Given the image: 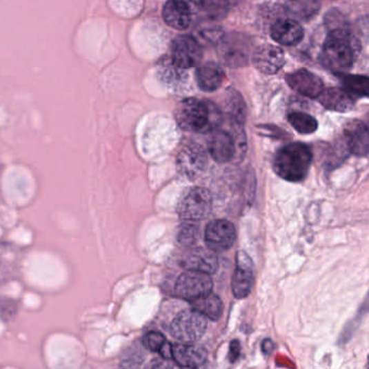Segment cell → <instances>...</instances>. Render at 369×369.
<instances>
[{
    "instance_id": "cell-1",
    "label": "cell",
    "mask_w": 369,
    "mask_h": 369,
    "mask_svg": "<svg viewBox=\"0 0 369 369\" xmlns=\"http://www.w3.org/2000/svg\"><path fill=\"white\" fill-rule=\"evenodd\" d=\"M179 127L188 132H208L222 123V114L215 104L201 99H184L176 108Z\"/></svg>"
},
{
    "instance_id": "cell-2",
    "label": "cell",
    "mask_w": 369,
    "mask_h": 369,
    "mask_svg": "<svg viewBox=\"0 0 369 369\" xmlns=\"http://www.w3.org/2000/svg\"><path fill=\"white\" fill-rule=\"evenodd\" d=\"M359 47L357 38L346 28H336L327 36L321 61L323 66L336 74H343L349 70L359 53Z\"/></svg>"
},
{
    "instance_id": "cell-3",
    "label": "cell",
    "mask_w": 369,
    "mask_h": 369,
    "mask_svg": "<svg viewBox=\"0 0 369 369\" xmlns=\"http://www.w3.org/2000/svg\"><path fill=\"white\" fill-rule=\"evenodd\" d=\"M312 161L313 154L309 146L300 142L287 144L274 156V170L286 181L298 183L307 178Z\"/></svg>"
},
{
    "instance_id": "cell-4",
    "label": "cell",
    "mask_w": 369,
    "mask_h": 369,
    "mask_svg": "<svg viewBox=\"0 0 369 369\" xmlns=\"http://www.w3.org/2000/svg\"><path fill=\"white\" fill-rule=\"evenodd\" d=\"M231 128L221 125L211 131L208 139V151L218 163H226L234 161L246 152V138L241 123L230 121Z\"/></svg>"
},
{
    "instance_id": "cell-5",
    "label": "cell",
    "mask_w": 369,
    "mask_h": 369,
    "mask_svg": "<svg viewBox=\"0 0 369 369\" xmlns=\"http://www.w3.org/2000/svg\"><path fill=\"white\" fill-rule=\"evenodd\" d=\"M212 197L206 188H192L182 196L177 206L179 218L186 222L201 221L210 215Z\"/></svg>"
},
{
    "instance_id": "cell-6",
    "label": "cell",
    "mask_w": 369,
    "mask_h": 369,
    "mask_svg": "<svg viewBox=\"0 0 369 369\" xmlns=\"http://www.w3.org/2000/svg\"><path fill=\"white\" fill-rule=\"evenodd\" d=\"M207 319L193 309L184 310L171 321L170 334L180 343H195L206 332Z\"/></svg>"
},
{
    "instance_id": "cell-7",
    "label": "cell",
    "mask_w": 369,
    "mask_h": 369,
    "mask_svg": "<svg viewBox=\"0 0 369 369\" xmlns=\"http://www.w3.org/2000/svg\"><path fill=\"white\" fill-rule=\"evenodd\" d=\"M218 56L229 68H241L248 64L249 43L245 36L229 34L218 45Z\"/></svg>"
},
{
    "instance_id": "cell-8",
    "label": "cell",
    "mask_w": 369,
    "mask_h": 369,
    "mask_svg": "<svg viewBox=\"0 0 369 369\" xmlns=\"http://www.w3.org/2000/svg\"><path fill=\"white\" fill-rule=\"evenodd\" d=\"M211 289L212 279L210 275L201 272L186 271L179 277L174 285L177 296L191 302L210 294Z\"/></svg>"
},
{
    "instance_id": "cell-9",
    "label": "cell",
    "mask_w": 369,
    "mask_h": 369,
    "mask_svg": "<svg viewBox=\"0 0 369 369\" xmlns=\"http://www.w3.org/2000/svg\"><path fill=\"white\" fill-rule=\"evenodd\" d=\"M203 58V49L193 36L180 35L171 45V62L181 70L195 68Z\"/></svg>"
},
{
    "instance_id": "cell-10",
    "label": "cell",
    "mask_w": 369,
    "mask_h": 369,
    "mask_svg": "<svg viewBox=\"0 0 369 369\" xmlns=\"http://www.w3.org/2000/svg\"><path fill=\"white\" fill-rule=\"evenodd\" d=\"M207 165V154L203 146L190 142L186 143L177 156L179 172L190 180L199 178Z\"/></svg>"
},
{
    "instance_id": "cell-11",
    "label": "cell",
    "mask_w": 369,
    "mask_h": 369,
    "mask_svg": "<svg viewBox=\"0 0 369 369\" xmlns=\"http://www.w3.org/2000/svg\"><path fill=\"white\" fill-rule=\"evenodd\" d=\"M207 248L215 251H226L237 241V230L232 222L219 219L211 221L205 230Z\"/></svg>"
},
{
    "instance_id": "cell-12",
    "label": "cell",
    "mask_w": 369,
    "mask_h": 369,
    "mask_svg": "<svg viewBox=\"0 0 369 369\" xmlns=\"http://www.w3.org/2000/svg\"><path fill=\"white\" fill-rule=\"evenodd\" d=\"M254 284V263L250 257L239 251L237 256V269L234 272L232 290L237 299H244L250 294Z\"/></svg>"
},
{
    "instance_id": "cell-13",
    "label": "cell",
    "mask_w": 369,
    "mask_h": 369,
    "mask_svg": "<svg viewBox=\"0 0 369 369\" xmlns=\"http://www.w3.org/2000/svg\"><path fill=\"white\" fill-rule=\"evenodd\" d=\"M181 266L186 271L201 272L210 275L218 270V257L209 248H193L182 257Z\"/></svg>"
},
{
    "instance_id": "cell-14",
    "label": "cell",
    "mask_w": 369,
    "mask_h": 369,
    "mask_svg": "<svg viewBox=\"0 0 369 369\" xmlns=\"http://www.w3.org/2000/svg\"><path fill=\"white\" fill-rule=\"evenodd\" d=\"M252 63L259 72L266 75H274L284 66V51L277 46H260L252 54Z\"/></svg>"
},
{
    "instance_id": "cell-15",
    "label": "cell",
    "mask_w": 369,
    "mask_h": 369,
    "mask_svg": "<svg viewBox=\"0 0 369 369\" xmlns=\"http://www.w3.org/2000/svg\"><path fill=\"white\" fill-rule=\"evenodd\" d=\"M286 81L292 90L307 98L317 99L324 90V83L321 78L304 68L288 74Z\"/></svg>"
},
{
    "instance_id": "cell-16",
    "label": "cell",
    "mask_w": 369,
    "mask_h": 369,
    "mask_svg": "<svg viewBox=\"0 0 369 369\" xmlns=\"http://www.w3.org/2000/svg\"><path fill=\"white\" fill-rule=\"evenodd\" d=\"M172 359L179 366L201 369L207 362V351L196 343L172 344Z\"/></svg>"
},
{
    "instance_id": "cell-17",
    "label": "cell",
    "mask_w": 369,
    "mask_h": 369,
    "mask_svg": "<svg viewBox=\"0 0 369 369\" xmlns=\"http://www.w3.org/2000/svg\"><path fill=\"white\" fill-rule=\"evenodd\" d=\"M303 28L292 19H279L271 28V37L284 46H296L303 39Z\"/></svg>"
},
{
    "instance_id": "cell-18",
    "label": "cell",
    "mask_w": 369,
    "mask_h": 369,
    "mask_svg": "<svg viewBox=\"0 0 369 369\" xmlns=\"http://www.w3.org/2000/svg\"><path fill=\"white\" fill-rule=\"evenodd\" d=\"M163 18L167 26L174 30H188L192 22L191 8L184 1L170 0L163 6Z\"/></svg>"
},
{
    "instance_id": "cell-19",
    "label": "cell",
    "mask_w": 369,
    "mask_h": 369,
    "mask_svg": "<svg viewBox=\"0 0 369 369\" xmlns=\"http://www.w3.org/2000/svg\"><path fill=\"white\" fill-rule=\"evenodd\" d=\"M195 76L197 85L203 92L218 90L226 81V72L216 62H207L199 66Z\"/></svg>"
},
{
    "instance_id": "cell-20",
    "label": "cell",
    "mask_w": 369,
    "mask_h": 369,
    "mask_svg": "<svg viewBox=\"0 0 369 369\" xmlns=\"http://www.w3.org/2000/svg\"><path fill=\"white\" fill-rule=\"evenodd\" d=\"M348 148L352 154L365 157L368 154V128L363 121H355L348 123L344 129Z\"/></svg>"
},
{
    "instance_id": "cell-21",
    "label": "cell",
    "mask_w": 369,
    "mask_h": 369,
    "mask_svg": "<svg viewBox=\"0 0 369 369\" xmlns=\"http://www.w3.org/2000/svg\"><path fill=\"white\" fill-rule=\"evenodd\" d=\"M319 103L329 111L347 113L355 108V100L347 91L342 88H327L319 96Z\"/></svg>"
},
{
    "instance_id": "cell-22",
    "label": "cell",
    "mask_w": 369,
    "mask_h": 369,
    "mask_svg": "<svg viewBox=\"0 0 369 369\" xmlns=\"http://www.w3.org/2000/svg\"><path fill=\"white\" fill-rule=\"evenodd\" d=\"M192 309L211 321H218L223 312V303L217 295L208 294L191 302Z\"/></svg>"
},
{
    "instance_id": "cell-23",
    "label": "cell",
    "mask_w": 369,
    "mask_h": 369,
    "mask_svg": "<svg viewBox=\"0 0 369 369\" xmlns=\"http://www.w3.org/2000/svg\"><path fill=\"white\" fill-rule=\"evenodd\" d=\"M341 81L342 89L347 91L355 100L367 98L368 96V78L367 76L351 75V74H337Z\"/></svg>"
},
{
    "instance_id": "cell-24",
    "label": "cell",
    "mask_w": 369,
    "mask_h": 369,
    "mask_svg": "<svg viewBox=\"0 0 369 369\" xmlns=\"http://www.w3.org/2000/svg\"><path fill=\"white\" fill-rule=\"evenodd\" d=\"M226 108L230 119L243 125L246 119V106L241 94L237 91L230 89L226 93Z\"/></svg>"
},
{
    "instance_id": "cell-25",
    "label": "cell",
    "mask_w": 369,
    "mask_h": 369,
    "mask_svg": "<svg viewBox=\"0 0 369 369\" xmlns=\"http://www.w3.org/2000/svg\"><path fill=\"white\" fill-rule=\"evenodd\" d=\"M288 121L294 127L295 130L301 134L314 133L319 128L317 119L310 114L302 113V112H292L289 114Z\"/></svg>"
},
{
    "instance_id": "cell-26",
    "label": "cell",
    "mask_w": 369,
    "mask_h": 369,
    "mask_svg": "<svg viewBox=\"0 0 369 369\" xmlns=\"http://www.w3.org/2000/svg\"><path fill=\"white\" fill-rule=\"evenodd\" d=\"M286 6L290 14L304 21L313 18L314 15L319 12L321 7L317 1H292L287 3Z\"/></svg>"
},
{
    "instance_id": "cell-27",
    "label": "cell",
    "mask_w": 369,
    "mask_h": 369,
    "mask_svg": "<svg viewBox=\"0 0 369 369\" xmlns=\"http://www.w3.org/2000/svg\"><path fill=\"white\" fill-rule=\"evenodd\" d=\"M197 237H199V229L192 222H186L181 226V229L179 230L178 241L184 246L194 245L197 241Z\"/></svg>"
},
{
    "instance_id": "cell-28",
    "label": "cell",
    "mask_w": 369,
    "mask_h": 369,
    "mask_svg": "<svg viewBox=\"0 0 369 369\" xmlns=\"http://www.w3.org/2000/svg\"><path fill=\"white\" fill-rule=\"evenodd\" d=\"M166 342L167 340L165 336L157 332H148L143 338V343L146 348L153 352L161 351L163 344L166 343Z\"/></svg>"
},
{
    "instance_id": "cell-29",
    "label": "cell",
    "mask_w": 369,
    "mask_h": 369,
    "mask_svg": "<svg viewBox=\"0 0 369 369\" xmlns=\"http://www.w3.org/2000/svg\"><path fill=\"white\" fill-rule=\"evenodd\" d=\"M144 369H182L174 359H166L163 357H157L148 363Z\"/></svg>"
},
{
    "instance_id": "cell-30",
    "label": "cell",
    "mask_w": 369,
    "mask_h": 369,
    "mask_svg": "<svg viewBox=\"0 0 369 369\" xmlns=\"http://www.w3.org/2000/svg\"><path fill=\"white\" fill-rule=\"evenodd\" d=\"M241 355V343L237 340H234L230 344L229 359L230 362H237Z\"/></svg>"
},
{
    "instance_id": "cell-31",
    "label": "cell",
    "mask_w": 369,
    "mask_h": 369,
    "mask_svg": "<svg viewBox=\"0 0 369 369\" xmlns=\"http://www.w3.org/2000/svg\"><path fill=\"white\" fill-rule=\"evenodd\" d=\"M159 355L163 359H172V344L169 343V342L163 344V347L159 351Z\"/></svg>"
},
{
    "instance_id": "cell-32",
    "label": "cell",
    "mask_w": 369,
    "mask_h": 369,
    "mask_svg": "<svg viewBox=\"0 0 369 369\" xmlns=\"http://www.w3.org/2000/svg\"><path fill=\"white\" fill-rule=\"evenodd\" d=\"M274 349V343L272 340L268 339L264 340L263 343H262V351L264 352V353H266V355H269V353H271L272 350Z\"/></svg>"
}]
</instances>
